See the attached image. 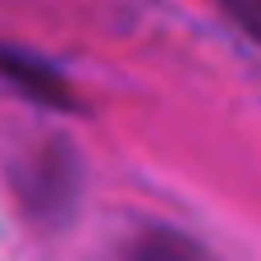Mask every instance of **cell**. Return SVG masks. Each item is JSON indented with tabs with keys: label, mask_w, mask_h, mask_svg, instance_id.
<instances>
[{
	"label": "cell",
	"mask_w": 261,
	"mask_h": 261,
	"mask_svg": "<svg viewBox=\"0 0 261 261\" xmlns=\"http://www.w3.org/2000/svg\"><path fill=\"white\" fill-rule=\"evenodd\" d=\"M18 193H23V206L46 220V225H60L69 220L73 202H78V161L69 151V142H46L18 174Z\"/></svg>",
	"instance_id": "1"
},
{
	"label": "cell",
	"mask_w": 261,
	"mask_h": 261,
	"mask_svg": "<svg viewBox=\"0 0 261 261\" xmlns=\"http://www.w3.org/2000/svg\"><path fill=\"white\" fill-rule=\"evenodd\" d=\"M0 78H5L14 92H23L28 101H37V106L73 110V87H69L46 60H37V55H23V50H14V46H0Z\"/></svg>",
	"instance_id": "2"
},
{
	"label": "cell",
	"mask_w": 261,
	"mask_h": 261,
	"mask_svg": "<svg viewBox=\"0 0 261 261\" xmlns=\"http://www.w3.org/2000/svg\"><path fill=\"white\" fill-rule=\"evenodd\" d=\"M128 261H216L193 234L174 229V225H151L147 234H138Z\"/></svg>",
	"instance_id": "3"
},
{
	"label": "cell",
	"mask_w": 261,
	"mask_h": 261,
	"mask_svg": "<svg viewBox=\"0 0 261 261\" xmlns=\"http://www.w3.org/2000/svg\"><path fill=\"white\" fill-rule=\"evenodd\" d=\"M220 5L252 41H261V0H220Z\"/></svg>",
	"instance_id": "4"
}]
</instances>
